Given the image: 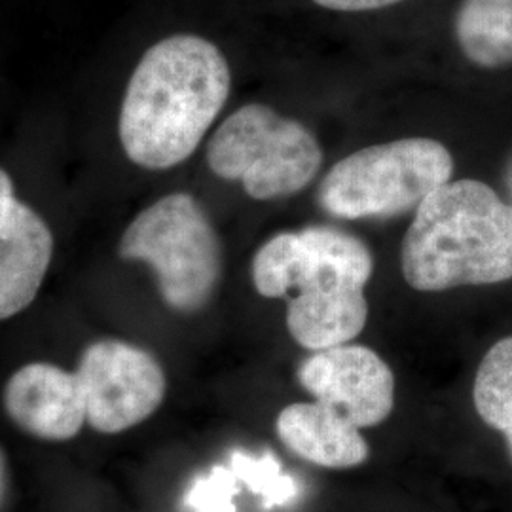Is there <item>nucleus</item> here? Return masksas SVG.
<instances>
[{"label":"nucleus","mask_w":512,"mask_h":512,"mask_svg":"<svg viewBox=\"0 0 512 512\" xmlns=\"http://www.w3.org/2000/svg\"><path fill=\"white\" fill-rule=\"evenodd\" d=\"M78 382L88 423L114 435L150 418L165 397L164 368L148 351L124 340H99L84 349Z\"/></svg>","instance_id":"obj_7"},{"label":"nucleus","mask_w":512,"mask_h":512,"mask_svg":"<svg viewBox=\"0 0 512 512\" xmlns=\"http://www.w3.org/2000/svg\"><path fill=\"white\" fill-rule=\"evenodd\" d=\"M251 272L258 293L287 300V329L302 348L342 346L365 329L374 260L348 232L310 226L275 234L256 251Z\"/></svg>","instance_id":"obj_2"},{"label":"nucleus","mask_w":512,"mask_h":512,"mask_svg":"<svg viewBox=\"0 0 512 512\" xmlns=\"http://www.w3.org/2000/svg\"><path fill=\"white\" fill-rule=\"evenodd\" d=\"M281 442L313 465L327 469H351L368 459V444L359 427L325 403H296L277 416Z\"/></svg>","instance_id":"obj_11"},{"label":"nucleus","mask_w":512,"mask_h":512,"mask_svg":"<svg viewBox=\"0 0 512 512\" xmlns=\"http://www.w3.org/2000/svg\"><path fill=\"white\" fill-rule=\"evenodd\" d=\"M4 408L25 433L50 442L74 439L88 423L76 372L52 363L16 370L4 387Z\"/></svg>","instance_id":"obj_10"},{"label":"nucleus","mask_w":512,"mask_h":512,"mask_svg":"<svg viewBox=\"0 0 512 512\" xmlns=\"http://www.w3.org/2000/svg\"><path fill=\"white\" fill-rule=\"evenodd\" d=\"M230 467L238 476L239 484H245L251 494L260 497L266 511L285 507L300 494L298 482L283 473L279 459L270 452L262 458H253L238 450L230 456Z\"/></svg>","instance_id":"obj_14"},{"label":"nucleus","mask_w":512,"mask_h":512,"mask_svg":"<svg viewBox=\"0 0 512 512\" xmlns=\"http://www.w3.org/2000/svg\"><path fill=\"white\" fill-rule=\"evenodd\" d=\"M406 283L423 293L512 279V203L475 179L442 184L416 209L403 239Z\"/></svg>","instance_id":"obj_3"},{"label":"nucleus","mask_w":512,"mask_h":512,"mask_svg":"<svg viewBox=\"0 0 512 512\" xmlns=\"http://www.w3.org/2000/svg\"><path fill=\"white\" fill-rule=\"evenodd\" d=\"M454 38L461 54L482 69L512 65V0H459Z\"/></svg>","instance_id":"obj_12"},{"label":"nucleus","mask_w":512,"mask_h":512,"mask_svg":"<svg viewBox=\"0 0 512 512\" xmlns=\"http://www.w3.org/2000/svg\"><path fill=\"white\" fill-rule=\"evenodd\" d=\"M452 173L454 158L440 141L408 137L340 160L325 175L319 202L338 219H387L418 209Z\"/></svg>","instance_id":"obj_6"},{"label":"nucleus","mask_w":512,"mask_h":512,"mask_svg":"<svg viewBox=\"0 0 512 512\" xmlns=\"http://www.w3.org/2000/svg\"><path fill=\"white\" fill-rule=\"evenodd\" d=\"M505 439H507V446H509V452H511L512 458V431H509V433L505 435Z\"/></svg>","instance_id":"obj_18"},{"label":"nucleus","mask_w":512,"mask_h":512,"mask_svg":"<svg viewBox=\"0 0 512 512\" xmlns=\"http://www.w3.org/2000/svg\"><path fill=\"white\" fill-rule=\"evenodd\" d=\"M473 401L482 421L507 435L512 431V336L484 355L476 372Z\"/></svg>","instance_id":"obj_13"},{"label":"nucleus","mask_w":512,"mask_h":512,"mask_svg":"<svg viewBox=\"0 0 512 512\" xmlns=\"http://www.w3.org/2000/svg\"><path fill=\"white\" fill-rule=\"evenodd\" d=\"M54 249L50 224L19 200L10 173L0 167V321L16 317L35 302Z\"/></svg>","instance_id":"obj_9"},{"label":"nucleus","mask_w":512,"mask_h":512,"mask_svg":"<svg viewBox=\"0 0 512 512\" xmlns=\"http://www.w3.org/2000/svg\"><path fill=\"white\" fill-rule=\"evenodd\" d=\"M298 380L319 403L340 410L359 429L387 420L395 404V376L365 346L315 351L298 368Z\"/></svg>","instance_id":"obj_8"},{"label":"nucleus","mask_w":512,"mask_h":512,"mask_svg":"<svg viewBox=\"0 0 512 512\" xmlns=\"http://www.w3.org/2000/svg\"><path fill=\"white\" fill-rule=\"evenodd\" d=\"M4 492H6V465H4V458L0 452V503L4 499Z\"/></svg>","instance_id":"obj_17"},{"label":"nucleus","mask_w":512,"mask_h":512,"mask_svg":"<svg viewBox=\"0 0 512 512\" xmlns=\"http://www.w3.org/2000/svg\"><path fill=\"white\" fill-rule=\"evenodd\" d=\"M239 478L228 465H215L207 475L198 476L184 495V505L194 512H236Z\"/></svg>","instance_id":"obj_15"},{"label":"nucleus","mask_w":512,"mask_h":512,"mask_svg":"<svg viewBox=\"0 0 512 512\" xmlns=\"http://www.w3.org/2000/svg\"><path fill=\"white\" fill-rule=\"evenodd\" d=\"M317 8L334 14H370L393 6H399L406 0H311Z\"/></svg>","instance_id":"obj_16"},{"label":"nucleus","mask_w":512,"mask_h":512,"mask_svg":"<svg viewBox=\"0 0 512 512\" xmlns=\"http://www.w3.org/2000/svg\"><path fill=\"white\" fill-rule=\"evenodd\" d=\"M118 255L152 268L171 310H203L219 287V234L202 203L186 192L167 194L145 207L124 230Z\"/></svg>","instance_id":"obj_4"},{"label":"nucleus","mask_w":512,"mask_h":512,"mask_svg":"<svg viewBox=\"0 0 512 512\" xmlns=\"http://www.w3.org/2000/svg\"><path fill=\"white\" fill-rule=\"evenodd\" d=\"M205 160L219 179L241 184L253 200L270 202L298 194L317 177L323 148L304 124L249 103L213 133Z\"/></svg>","instance_id":"obj_5"},{"label":"nucleus","mask_w":512,"mask_h":512,"mask_svg":"<svg viewBox=\"0 0 512 512\" xmlns=\"http://www.w3.org/2000/svg\"><path fill=\"white\" fill-rule=\"evenodd\" d=\"M232 90L219 46L194 33L154 42L129 76L118 137L131 164L165 171L186 162L215 124Z\"/></svg>","instance_id":"obj_1"}]
</instances>
